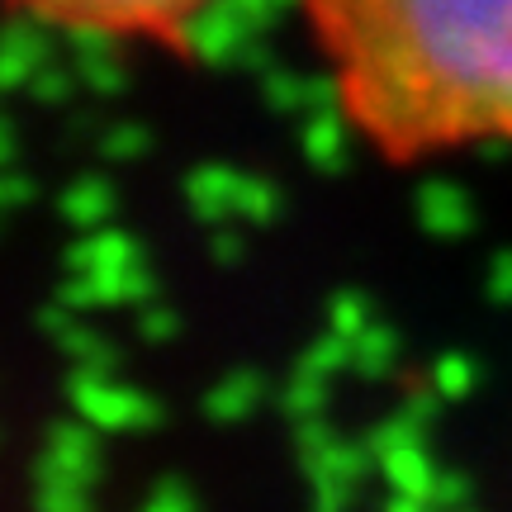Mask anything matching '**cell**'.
<instances>
[{"label": "cell", "instance_id": "6da1fadb", "mask_svg": "<svg viewBox=\"0 0 512 512\" xmlns=\"http://www.w3.org/2000/svg\"><path fill=\"white\" fill-rule=\"evenodd\" d=\"M347 105L389 147L512 133V0H309Z\"/></svg>", "mask_w": 512, "mask_h": 512}, {"label": "cell", "instance_id": "7a4b0ae2", "mask_svg": "<svg viewBox=\"0 0 512 512\" xmlns=\"http://www.w3.org/2000/svg\"><path fill=\"white\" fill-rule=\"evenodd\" d=\"M67 403L76 418H86L95 432H152L162 427V403L114 380V370H76L67 375Z\"/></svg>", "mask_w": 512, "mask_h": 512}, {"label": "cell", "instance_id": "3957f363", "mask_svg": "<svg viewBox=\"0 0 512 512\" xmlns=\"http://www.w3.org/2000/svg\"><path fill=\"white\" fill-rule=\"evenodd\" d=\"M171 38H176L190 57H200L204 67H238L242 53L261 38V29L242 15L233 0H200V5L176 24Z\"/></svg>", "mask_w": 512, "mask_h": 512}, {"label": "cell", "instance_id": "277c9868", "mask_svg": "<svg viewBox=\"0 0 512 512\" xmlns=\"http://www.w3.org/2000/svg\"><path fill=\"white\" fill-rule=\"evenodd\" d=\"M19 5H29V10L57 19V24L100 19L114 29H166V34H176V24L200 0H19Z\"/></svg>", "mask_w": 512, "mask_h": 512}, {"label": "cell", "instance_id": "5b68a950", "mask_svg": "<svg viewBox=\"0 0 512 512\" xmlns=\"http://www.w3.org/2000/svg\"><path fill=\"white\" fill-rule=\"evenodd\" d=\"M294 460H299L304 479H351V484H361L380 465L366 437L361 441L337 437L323 418L294 422Z\"/></svg>", "mask_w": 512, "mask_h": 512}, {"label": "cell", "instance_id": "8992f818", "mask_svg": "<svg viewBox=\"0 0 512 512\" xmlns=\"http://www.w3.org/2000/svg\"><path fill=\"white\" fill-rule=\"evenodd\" d=\"M57 299L72 304L76 313L91 309H138L147 299H157V275L147 271V261L114 266V271H67L57 285Z\"/></svg>", "mask_w": 512, "mask_h": 512}, {"label": "cell", "instance_id": "52a82bcc", "mask_svg": "<svg viewBox=\"0 0 512 512\" xmlns=\"http://www.w3.org/2000/svg\"><path fill=\"white\" fill-rule=\"evenodd\" d=\"M256 81H261L266 110H275V114H299V119H304V114L328 110V105H347V81H342V72H294V67L271 62Z\"/></svg>", "mask_w": 512, "mask_h": 512}, {"label": "cell", "instance_id": "ba28073f", "mask_svg": "<svg viewBox=\"0 0 512 512\" xmlns=\"http://www.w3.org/2000/svg\"><path fill=\"white\" fill-rule=\"evenodd\" d=\"M38 475H62V479H81L95 484L100 479V432L86 418H57L43 432V451L34 460Z\"/></svg>", "mask_w": 512, "mask_h": 512}, {"label": "cell", "instance_id": "9c48e42d", "mask_svg": "<svg viewBox=\"0 0 512 512\" xmlns=\"http://www.w3.org/2000/svg\"><path fill=\"white\" fill-rule=\"evenodd\" d=\"M413 219H418V228L427 238H437V242L470 238L475 233V200L451 176H427L413 190Z\"/></svg>", "mask_w": 512, "mask_h": 512}, {"label": "cell", "instance_id": "30bf717a", "mask_svg": "<svg viewBox=\"0 0 512 512\" xmlns=\"http://www.w3.org/2000/svg\"><path fill=\"white\" fill-rule=\"evenodd\" d=\"M53 62V34H48V15H38L29 5H19L10 29H5V53H0V86L5 91H29L43 67Z\"/></svg>", "mask_w": 512, "mask_h": 512}, {"label": "cell", "instance_id": "8fae6325", "mask_svg": "<svg viewBox=\"0 0 512 512\" xmlns=\"http://www.w3.org/2000/svg\"><path fill=\"white\" fill-rule=\"evenodd\" d=\"M238 181H242V171L238 166H223V162H204V166H195V171H185V181H181L185 209H190L204 228L238 223Z\"/></svg>", "mask_w": 512, "mask_h": 512}, {"label": "cell", "instance_id": "7c38bea8", "mask_svg": "<svg viewBox=\"0 0 512 512\" xmlns=\"http://www.w3.org/2000/svg\"><path fill=\"white\" fill-rule=\"evenodd\" d=\"M351 105H328V110L304 114L299 124V152L313 171L323 176H337L342 166L351 162Z\"/></svg>", "mask_w": 512, "mask_h": 512}, {"label": "cell", "instance_id": "4fadbf2b", "mask_svg": "<svg viewBox=\"0 0 512 512\" xmlns=\"http://www.w3.org/2000/svg\"><path fill=\"white\" fill-rule=\"evenodd\" d=\"M266 375L261 370H228V375H219V380L209 384V394H204V418L214 422V427H238V422H247L266 403Z\"/></svg>", "mask_w": 512, "mask_h": 512}, {"label": "cell", "instance_id": "5bb4252c", "mask_svg": "<svg viewBox=\"0 0 512 512\" xmlns=\"http://www.w3.org/2000/svg\"><path fill=\"white\" fill-rule=\"evenodd\" d=\"M133 261H143L138 238L124 228H110V223L76 233V242H67V252H62L67 271H114V266H133Z\"/></svg>", "mask_w": 512, "mask_h": 512}, {"label": "cell", "instance_id": "9a60e30c", "mask_svg": "<svg viewBox=\"0 0 512 512\" xmlns=\"http://www.w3.org/2000/svg\"><path fill=\"white\" fill-rule=\"evenodd\" d=\"M114 209H119V190L114 181L105 176H76V181L62 185V195H57V214L67 228H105L114 223Z\"/></svg>", "mask_w": 512, "mask_h": 512}, {"label": "cell", "instance_id": "2e32d148", "mask_svg": "<svg viewBox=\"0 0 512 512\" xmlns=\"http://www.w3.org/2000/svg\"><path fill=\"white\" fill-rule=\"evenodd\" d=\"M380 475H384V484H389V494H408V498H422V503H427L441 470L432 465L427 446L413 441V446H399V451H389V456L380 460Z\"/></svg>", "mask_w": 512, "mask_h": 512}, {"label": "cell", "instance_id": "e0dca14e", "mask_svg": "<svg viewBox=\"0 0 512 512\" xmlns=\"http://www.w3.org/2000/svg\"><path fill=\"white\" fill-rule=\"evenodd\" d=\"M53 347L72 361L76 370H119V347H114L105 332L86 328L81 318H72L67 328L53 337Z\"/></svg>", "mask_w": 512, "mask_h": 512}, {"label": "cell", "instance_id": "ac0fdd59", "mask_svg": "<svg viewBox=\"0 0 512 512\" xmlns=\"http://www.w3.org/2000/svg\"><path fill=\"white\" fill-rule=\"evenodd\" d=\"M399 332L389 328V323H370L361 337H351V370L361 375V380H384V375H394L399 366Z\"/></svg>", "mask_w": 512, "mask_h": 512}, {"label": "cell", "instance_id": "d6986e66", "mask_svg": "<svg viewBox=\"0 0 512 512\" xmlns=\"http://www.w3.org/2000/svg\"><path fill=\"white\" fill-rule=\"evenodd\" d=\"M323 408H328V375L294 366V375L280 389V413L290 422H304V418H323Z\"/></svg>", "mask_w": 512, "mask_h": 512}, {"label": "cell", "instance_id": "ffe728a7", "mask_svg": "<svg viewBox=\"0 0 512 512\" xmlns=\"http://www.w3.org/2000/svg\"><path fill=\"white\" fill-rule=\"evenodd\" d=\"M280 209H285V190H280L271 176H252V171H242V181H238V223L266 228V223L280 219Z\"/></svg>", "mask_w": 512, "mask_h": 512}, {"label": "cell", "instance_id": "44dd1931", "mask_svg": "<svg viewBox=\"0 0 512 512\" xmlns=\"http://www.w3.org/2000/svg\"><path fill=\"white\" fill-rule=\"evenodd\" d=\"M95 152L114 166H133L143 162L147 152H152V128L147 124H133V119H119V124L100 128V138H95Z\"/></svg>", "mask_w": 512, "mask_h": 512}, {"label": "cell", "instance_id": "7402d4cb", "mask_svg": "<svg viewBox=\"0 0 512 512\" xmlns=\"http://www.w3.org/2000/svg\"><path fill=\"white\" fill-rule=\"evenodd\" d=\"M427 384L437 389L446 403H460V399H470L475 394V384H479V366L465 356V351H446V356H437L432 361V375H427Z\"/></svg>", "mask_w": 512, "mask_h": 512}, {"label": "cell", "instance_id": "603a6c76", "mask_svg": "<svg viewBox=\"0 0 512 512\" xmlns=\"http://www.w3.org/2000/svg\"><path fill=\"white\" fill-rule=\"evenodd\" d=\"M34 512H91V484L34 470Z\"/></svg>", "mask_w": 512, "mask_h": 512}, {"label": "cell", "instance_id": "cb8c5ba5", "mask_svg": "<svg viewBox=\"0 0 512 512\" xmlns=\"http://www.w3.org/2000/svg\"><path fill=\"white\" fill-rule=\"evenodd\" d=\"M76 72H81V91H91V95H124L128 91V67L119 62V53L76 57Z\"/></svg>", "mask_w": 512, "mask_h": 512}, {"label": "cell", "instance_id": "d4e9b609", "mask_svg": "<svg viewBox=\"0 0 512 512\" xmlns=\"http://www.w3.org/2000/svg\"><path fill=\"white\" fill-rule=\"evenodd\" d=\"M299 366H309V370H318V375L337 380L342 370H351V337H342L337 328H328L323 337H313L309 347H304Z\"/></svg>", "mask_w": 512, "mask_h": 512}, {"label": "cell", "instance_id": "484cf974", "mask_svg": "<svg viewBox=\"0 0 512 512\" xmlns=\"http://www.w3.org/2000/svg\"><path fill=\"white\" fill-rule=\"evenodd\" d=\"M375 318H370V299L361 290H337L328 299V328H337L342 337H361Z\"/></svg>", "mask_w": 512, "mask_h": 512}, {"label": "cell", "instance_id": "4316f807", "mask_svg": "<svg viewBox=\"0 0 512 512\" xmlns=\"http://www.w3.org/2000/svg\"><path fill=\"white\" fill-rule=\"evenodd\" d=\"M138 337L143 342H152V347H166V342H176V332H181V313L171 309V304H162V299H147V304H138Z\"/></svg>", "mask_w": 512, "mask_h": 512}, {"label": "cell", "instance_id": "83f0119b", "mask_svg": "<svg viewBox=\"0 0 512 512\" xmlns=\"http://www.w3.org/2000/svg\"><path fill=\"white\" fill-rule=\"evenodd\" d=\"M76 91H81V72H76V62H72V67H57V62H48V67L29 81V95H34V100H43V105H67Z\"/></svg>", "mask_w": 512, "mask_h": 512}, {"label": "cell", "instance_id": "f1b7e54d", "mask_svg": "<svg viewBox=\"0 0 512 512\" xmlns=\"http://www.w3.org/2000/svg\"><path fill=\"white\" fill-rule=\"evenodd\" d=\"M138 512H200V498L185 479H157Z\"/></svg>", "mask_w": 512, "mask_h": 512}, {"label": "cell", "instance_id": "f546056e", "mask_svg": "<svg viewBox=\"0 0 512 512\" xmlns=\"http://www.w3.org/2000/svg\"><path fill=\"white\" fill-rule=\"evenodd\" d=\"M351 479H309V512H351Z\"/></svg>", "mask_w": 512, "mask_h": 512}, {"label": "cell", "instance_id": "4dcf8cb0", "mask_svg": "<svg viewBox=\"0 0 512 512\" xmlns=\"http://www.w3.org/2000/svg\"><path fill=\"white\" fill-rule=\"evenodd\" d=\"M470 479L465 475H456V470H441L437 475V484H432V512H456V508H470Z\"/></svg>", "mask_w": 512, "mask_h": 512}, {"label": "cell", "instance_id": "1f68e13d", "mask_svg": "<svg viewBox=\"0 0 512 512\" xmlns=\"http://www.w3.org/2000/svg\"><path fill=\"white\" fill-rule=\"evenodd\" d=\"M484 294L494 299L498 309H512V247L489 256V271H484Z\"/></svg>", "mask_w": 512, "mask_h": 512}, {"label": "cell", "instance_id": "d6a6232c", "mask_svg": "<svg viewBox=\"0 0 512 512\" xmlns=\"http://www.w3.org/2000/svg\"><path fill=\"white\" fill-rule=\"evenodd\" d=\"M233 5H238L242 15L252 19V24L261 29V34H271L275 24H280V19L290 15V10L299 5V0H233Z\"/></svg>", "mask_w": 512, "mask_h": 512}, {"label": "cell", "instance_id": "836d02e7", "mask_svg": "<svg viewBox=\"0 0 512 512\" xmlns=\"http://www.w3.org/2000/svg\"><path fill=\"white\" fill-rule=\"evenodd\" d=\"M242 252H247V242H242L238 228H228V223L209 228V256H214V266H238Z\"/></svg>", "mask_w": 512, "mask_h": 512}, {"label": "cell", "instance_id": "e575fe53", "mask_svg": "<svg viewBox=\"0 0 512 512\" xmlns=\"http://www.w3.org/2000/svg\"><path fill=\"white\" fill-rule=\"evenodd\" d=\"M34 200H38V185L29 181L24 171L10 166V171H5V181H0V204H5V209H24V204H34Z\"/></svg>", "mask_w": 512, "mask_h": 512}, {"label": "cell", "instance_id": "d590c367", "mask_svg": "<svg viewBox=\"0 0 512 512\" xmlns=\"http://www.w3.org/2000/svg\"><path fill=\"white\" fill-rule=\"evenodd\" d=\"M384 512H432V503H422V498H408V494H389Z\"/></svg>", "mask_w": 512, "mask_h": 512}, {"label": "cell", "instance_id": "8d00e7d4", "mask_svg": "<svg viewBox=\"0 0 512 512\" xmlns=\"http://www.w3.org/2000/svg\"><path fill=\"white\" fill-rule=\"evenodd\" d=\"M0 157H5V166L19 162V138H15V124H5V138H0Z\"/></svg>", "mask_w": 512, "mask_h": 512}, {"label": "cell", "instance_id": "74e56055", "mask_svg": "<svg viewBox=\"0 0 512 512\" xmlns=\"http://www.w3.org/2000/svg\"><path fill=\"white\" fill-rule=\"evenodd\" d=\"M456 512H475V508H456Z\"/></svg>", "mask_w": 512, "mask_h": 512}]
</instances>
